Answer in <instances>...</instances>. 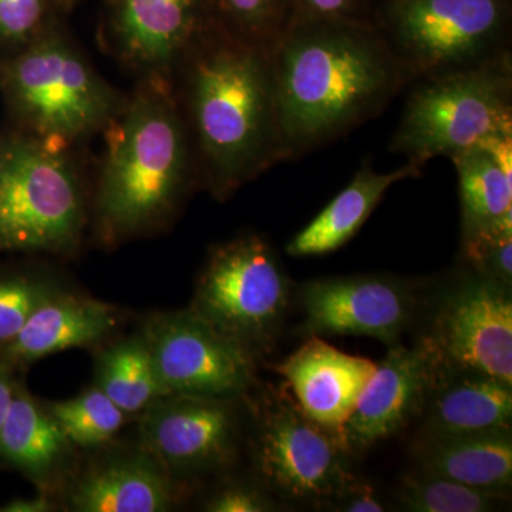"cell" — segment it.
<instances>
[{"label":"cell","instance_id":"29","mask_svg":"<svg viewBox=\"0 0 512 512\" xmlns=\"http://www.w3.org/2000/svg\"><path fill=\"white\" fill-rule=\"evenodd\" d=\"M461 249L471 271L495 284L512 288V231L461 239Z\"/></svg>","mask_w":512,"mask_h":512},{"label":"cell","instance_id":"36","mask_svg":"<svg viewBox=\"0 0 512 512\" xmlns=\"http://www.w3.org/2000/svg\"><path fill=\"white\" fill-rule=\"evenodd\" d=\"M55 2L57 3V5L72 6L73 3L77 2V0H55Z\"/></svg>","mask_w":512,"mask_h":512},{"label":"cell","instance_id":"20","mask_svg":"<svg viewBox=\"0 0 512 512\" xmlns=\"http://www.w3.org/2000/svg\"><path fill=\"white\" fill-rule=\"evenodd\" d=\"M116 311L106 303L56 293L32 313L6 353L33 362L53 353L93 345L116 326Z\"/></svg>","mask_w":512,"mask_h":512},{"label":"cell","instance_id":"3","mask_svg":"<svg viewBox=\"0 0 512 512\" xmlns=\"http://www.w3.org/2000/svg\"><path fill=\"white\" fill-rule=\"evenodd\" d=\"M168 77H144L106 131L97 190L101 234L148 231L171 214L191 177V138Z\"/></svg>","mask_w":512,"mask_h":512},{"label":"cell","instance_id":"18","mask_svg":"<svg viewBox=\"0 0 512 512\" xmlns=\"http://www.w3.org/2000/svg\"><path fill=\"white\" fill-rule=\"evenodd\" d=\"M421 416L433 436L510 430L512 386L481 373L443 369Z\"/></svg>","mask_w":512,"mask_h":512},{"label":"cell","instance_id":"17","mask_svg":"<svg viewBox=\"0 0 512 512\" xmlns=\"http://www.w3.org/2000/svg\"><path fill=\"white\" fill-rule=\"evenodd\" d=\"M460 181L461 239L512 231V133L451 157Z\"/></svg>","mask_w":512,"mask_h":512},{"label":"cell","instance_id":"27","mask_svg":"<svg viewBox=\"0 0 512 512\" xmlns=\"http://www.w3.org/2000/svg\"><path fill=\"white\" fill-rule=\"evenodd\" d=\"M46 410L70 443L80 447L106 443L121 429L127 416L99 387L74 399L50 404Z\"/></svg>","mask_w":512,"mask_h":512},{"label":"cell","instance_id":"33","mask_svg":"<svg viewBox=\"0 0 512 512\" xmlns=\"http://www.w3.org/2000/svg\"><path fill=\"white\" fill-rule=\"evenodd\" d=\"M329 505L336 511L343 512H383L387 510L382 497L376 493L375 488L370 484L360 483L356 478L352 483L346 485L345 490Z\"/></svg>","mask_w":512,"mask_h":512},{"label":"cell","instance_id":"31","mask_svg":"<svg viewBox=\"0 0 512 512\" xmlns=\"http://www.w3.org/2000/svg\"><path fill=\"white\" fill-rule=\"evenodd\" d=\"M373 0H296V18L375 23Z\"/></svg>","mask_w":512,"mask_h":512},{"label":"cell","instance_id":"32","mask_svg":"<svg viewBox=\"0 0 512 512\" xmlns=\"http://www.w3.org/2000/svg\"><path fill=\"white\" fill-rule=\"evenodd\" d=\"M211 512H264L275 510V504L248 485H229L211 498L207 504Z\"/></svg>","mask_w":512,"mask_h":512},{"label":"cell","instance_id":"26","mask_svg":"<svg viewBox=\"0 0 512 512\" xmlns=\"http://www.w3.org/2000/svg\"><path fill=\"white\" fill-rule=\"evenodd\" d=\"M504 495L420 470L403 477L396 500L404 511L488 512L504 503Z\"/></svg>","mask_w":512,"mask_h":512},{"label":"cell","instance_id":"24","mask_svg":"<svg viewBox=\"0 0 512 512\" xmlns=\"http://www.w3.org/2000/svg\"><path fill=\"white\" fill-rule=\"evenodd\" d=\"M96 387L126 414L144 412L167 396L143 333L111 346L96 365Z\"/></svg>","mask_w":512,"mask_h":512},{"label":"cell","instance_id":"4","mask_svg":"<svg viewBox=\"0 0 512 512\" xmlns=\"http://www.w3.org/2000/svg\"><path fill=\"white\" fill-rule=\"evenodd\" d=\"M0 87L25 133L67 148L104 130L124 101L52 23L0 63Z\"/></svg>","mask_w":512,"mask_h":512},{"label":"cell","instance_id":"30","mask_svg":"<svg viewBox=\"0 0 512 512\" xmlns=\"http://www.w3.org/2000/svg\"><path fill=\"white\" fill-rule=\"evenodd\" d=\"M55 0H0V45L13 52L36 39L50 25Z\"/></svg>","mask_w":512,"mask_h":512},{"label":"cell","instance_id":"1","mask_svg":"<svg viewBox=\"0 0 512 512\" xmlns=\"http://www.w3.org/2000/svg\"><path fill=\"white\" fill-rule=\"evenodd\" d=\"M268 52L288 160L379 116L412 80L375 23L296 18Z\"/></svg>","mask_w":512,"mask_h":512},{"label":"cell","instance_id":"13","mask_svg":"<svg viewBox=\"0 0 512 512\" xmlns=\"http://www.w3.org/2000/svg\"><path fill=\"white\" fill-rule=\"evenodd\" d=\"M232 399L161 397L144 410V450L171 473H201L224 466L234 451L237 420Z\"/></svg>","mask_w":512,"mask_h":512},{"label":"cell","instance_id":"9","mask_svg":"<svg viewBox=\"0 0 512 512\" xmlns=\"http://www.w3.org/2000/svg\"><path fill=\"white\" fill-rule=\"evenodd\" d=\"M349 451L336 434L315 423L288 389L264 402L255 440V463L266 484L298 503L329 505L355 477Z\"/></svg>","mask_w":512,"mask_h":512},{"label":"cell","instance_id":"10","mask_svg":"<svg viewBox=\"0 0 512 512\" xmlns=\"http://www.w3.org/2000/svg\"><path fill=\"white\" fill-rule=\"evenodd\" d=\"M143 336L167 396L234 399L254 382V353L190 309L156 316Z\"/></svg>","mask_w":512,"mask_h":512},{"label":"cell","instance_id":"23","mask_svg":"<svg viewBox=\"0 0 512 512\" xmlns=\"http://www.w3.org/2000/svg\"><path fill=\"white\" fill-rule=\"evenodd\" d=\"M72 446L56 420L28 394L15 393L0 430V457L35 480H46Z\"/></svg>","mask_w":512,"mask_h":512},{"label":"cell","instance_id":"15","mask_svg":"<svg viewBox=\"0 0 512 512\" xmlns=\"http://www.w3.org/2000/svg\"><path fill=\"white\" fill-rule=\"evenodd\" d=\"M212 23L208 0H109L111 40L144 77H168Z\"/></svg>","mask_w":512,"mask_h":512},{"label":"cell","instance_id":"11","mask_svg":"<svg viewBox=\"0 0 512 512\" xmlns=\"http://www.w3.org/2000/svg\"><path fill=\"white\" fill-rule=\"evenodd\" d=\"M443 369L481 373L512 386V298L471 271L444 293L424 336Z\"/></svg>","mask_w":512,"mask_h":512},{"label":"cell","instance_id":"19","mask_svg":"<svg viewBox=\"0 0 512 512\" xmlns=\"http://www.w3.org/2000/svg\"><path fill=\"white\" fill-rule=\"evenodd\" d=\"M167 470L148 453L114 458L80 478L70 507L80 512H160L171 505Z\"/></svg>","mask_w":512,"mask_h":512},{"label":"cell","instance_id":"14","mask_svg":"<svg viewBox=\"0 0 512 512\" xmlns=\"http://www.w3.org/2000/svg\"><path fill=\"white\" fill-rule=\"evenodd\" d=\"M441 370L439 356L426 338L410 348L390 346L343 426L349 454L389 439L421 416Z\"/></svg>","mask_w":512,"mask_h":512},{"label":"cell","instance_id":"7","mask_svg":"<svg viewBox=\"0 0 512 512\" xmlns=\"http://www.w3.org/2000/svg\"><path fill=\"white\" fill-rule=\"evenodd\" d=\"M510 0H387L375 25L410 79L466 69L504 52Z\"/></svg>","mask_w":512,"mask_h":512},{"label":"cell","instance_id":"21","mask_svg":"<svg viewBox=\"0 0 512 512\" xmlns=\"http://www.w3.org/2000/svg\"><path fill=\"white\" fill-rule=\"evenodd\" d=\"M420 165L407 163L390 173H376L365 163L353 180L318 217L286 245V254L320 256L342 248L355 237L392 185L419 177Z\"/></svg>","mask_w":512,"mask_h":512},{"label":"cell","instance_id":"6","mask_svg":"<svg viewBox=\"0 0 512 512\" xmlns=\"http://www.w3.org/2000/svg\"><path fill=\"white\" fill-rule=\"evenodd\" d=\"M512 133V62L504 50L484 62L427 77L406 103L392 153L424 167L485 138Z\"/></svg>","mask_w":512,"mask_h":512},{"label":"cell","instance_id":"8","mask_svg":"<svg viewBox=\"0 0 512 512\" xmlns=\"http://www.w3.org/2000/svg\"><path fill=\"white\" fill-rule=\"evenodd\" d=\"M289 296L274 249L245 235L212 249L190 311L256 355L278 338Z\"/></svg>","mask_w":512,"mask_h":512},{"label":"cell","instance_id":"5","mask_svg":"<svg viewBox=\"0 0 512 512\" xmlns=\"http://www.w3.org/2000/svg\"><path fill=\"white\" fill-rule=\"evenodd\" d=\"M70 148L19 131L0 137V252L66 254L86 208Z\"/></svg>","mask_w":512,"mask_h":512},{"label":"cell","instance_id":"2","mask_svg":"<svg viewBox=\"0 0 512 512\" xmlns=\"http://www.w3.org/2000/svg\"><path fill=\"white\" fill-rule=\"evenodd\" d=\"M183 62L185 124L205 184L224 200L288 160L269 52L212 23Z\"/></svg>","mask_w":512,"mask_h":512},{"label":"cell","instance_id":"12","mask_svg":"<svg viewBox=\"0 0 512 512\" xmlns=\"http://www.w3.org/2000/svg\"><path fill=\"white\" fill-rule=\"evenodd\" d=\"M298 301L308 335L366 336L389 346L399 343L417 311L416 286L384 275L306 282Z\"/></svg>","mask_w":512,"mask_h":512},{"label":"cell","instance_id":"22","mask_svg":"<svg viewBox=\"0 0 512 512\" xmlns=\"http://www.w3.org/2000/svg\"><path fill=\"white\" fill-rule=\"evenodd\" d=\"M421 470L480 490L507 493L512 484L510 430L433 436L416 446Z\"/></svg>","mask_w":512,"mask_h":512},{"label":"cell","instance_id":"28","mask_svg":"<svg viewBox=\"0 0 512 512\" xmlns=\"http://www.w3.org/2000/svg\"><path fill=\"white\" fill-rule=\"evenodd\" d=\"M52 284L32 278L0 281V342H10L39 306L56 295Z\"/></svg>","mask_w":512,"mask_h":512},{"label":"cell","instance_id":"16","mask_svg":"<svg viewBox=\"0 0 512 512\" xmlns=\"http://www.w3.org/2000/svg\"><path fill=\"white\" fill-rule=\"evenodd\" d=\"M276 370L303 412L342 440L343 426L372 379L376 363L312 336Z\"/></svg>","mask_w":512,"mask_h":512},{"label":"cell","instance_id":"25","mask_svg":"<svg viewBox=\"0 0 512 512\" xmlns=\"http://www.w3.org/2000/svg\"><path fill=\"white\" fill-rule=\"evenodd\" d=\"M212 22L249 45L269 50L296 19V0H208Z\"/></svg>","mask_w":512,"mask_h":512},{"label":"cell","instance_id":"34","mask_svg":"<svg viewBox=\"0 0 512 512\" xmlns=\"http://www.w3.org/2000/svg\"><path fill=\"white\" fill-rule=\"evenodd\" d=\"M13 397H15V390H13L8 369L0 363V430L8 417Z\"/></svg>","mask_w":512,"mask_h":512},{"label":"cell","instance_id":"35","mask_svg":"<svg viewBox=\"0 0 512 512\" xmlns=\"http://www.w3.org/2000/svg\"><path fill=\"white\" fill-rule=\"evenodd\" d=\"M52 510V504L45 497L20 498L6 505L5 512H47Z\"/></svg>","mask_w":512,"mask_h":512}]
</instances>
